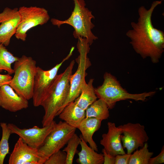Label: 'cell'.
Returning a JSON list of instances; mask_svg holds the SVG:
<instances>
[{
	"mask_svg": "<svg viewBox=\"0 0 164 164\" xmlns=\"http://www.w3.org/2000/svg\"><path fill=\"white\" fill-rule=\"evenodd\" d=\"M107 125L108 131L102 135L100 144L106 152L113 155L125 153L122 145L121 129L114 122H108Z\"/></svg>",
	"mask_w": 164,
	"mask_h": 164,
	"instance_id": "9a60e30c",
	"label": "cell"
},
{
	"mask_svg": "<svg viewBox=\"0 0 164 164\" xmlns=\"http://www.w3.org/2000/svg\"><path fill=\"white\" fill-rule=\"evenodd\" d=\"M80 137L74 133L68 140L67 146L63 150L66 153L67 158L65 164H72L74 157L77 152V148L80 144Z\"/></svg>",
	"mask_w": 164,
	"mask_h": 164,
	"instance_id": "cb8c5ba5",
	"label": "cell"
},
{
	"mask_svg": "<svg viewBox=\"0 0 164 164\" xmlns=\"http://www.w3.org/2000/svg\"><path fill=\"white\" fill-rule=\"evenodd\" d=\"M102 121L93 117H85L82 121L78 129L80 131L81 136L90 146L98 152L97 146L93 139L94 133L100 128Z\"/></svg>",
	"mask_w": 164,
	"mask_h": 164,
	"instance_id": "e0dca14e",
	"label": "cell"
},
{
	"mask_svg": "<svg viewBox=\"0 0 164 164\" xmlns=\"http://www.w3.org/2000/svg\"><path fill=\"white\" fill-rule=\"evenodd\" d=\"M121 130V141L127 153H132L139 148L142 147L149 138L145 126L139 123L128 122L118 126Z\"/></svg>",
	"mask_w": 164,
	"mask_h": 164,
	"instance_id": "30bf717a",
	"label": "cell"
},
{
	"mask_svg": "<svg viewBox=\"0 0 164 164\" xmlns=\"http://www.w3.org/2000/svg\"><path fill=\"white\" fill-rule=\"evenodd\" d=\"M79 137L80 138V144L81 150L77 153L78 157L76 159L77 162L79 164H103V154L97 153L90 146H88L81 135Z\"/></svg>",
	"mask_w": 164,
	"mask_h": 164,
	"instance_id": "ac0fdd59",
	"label": "cell"
},
{
	"mask_svg": "<svg viewBox=\"0 0 164 164\" xmlns=\"http://www.w3.org/2000/svg\"><path fill=\"white\" fill-rule=\"evenodd\" d=\"M104 79L102 85L94 89V91L97 97L104 101L110 109H113L118 101L127 99L144 101L155 93L152 91L138 94L130 93L121 86L115 77L108 72L104 73Z\"/></svg>",
	"mask_w": 164,
	"mask_h": 164,
	"instance_id": "277c9868",
	"label": "cell"
},
{
	"mask_svg": "<svg viewBox=\"0 0 164 164\" xmlns=\"http://www.w3.org/2000/svg\"><path fill=\"white\" fill-rule=\"evenodd\" d=\"M9 164H40L38 149L32 148L19 137L9 159Z\"/></svg>",
	"mask_w": 164,
	"mask_h": 164,
	"instance_id": "4fadbf2b",
	"label": "cell"
},
{
	"mask_svg": "<svg viewBox=\"0 0 164 164\" xmlns=\"http://www.w3.org/2000/svg\"><path fill=\"white\" fill-rule=\"evenodd\" d=\"M0 125L2 129V136L0 140V164H3L6 155L9 153V141L12 134L6 123L1 122Z\"/></svg>",
	"mask_w": 164,
	"mask_h": 164,
	"instance_id": "603a6c76",
	"label": "cell"
},
{
	"mask_svg": "<svg viewBox=\"0 0 164 164\" xmlns=\"http://www.w3.org/2000/svg\"><path fill=\"white\" fill-rule=\"evenodd\" d=\"M56 123L53 120L49 124L42 128L34 126L29 128H21L12 123H8L7 125L12 134L18 135L28 145L38 149L53 129Z\"/></svg>",
	"mask_w": 164,
	"mask_h": 164,
	"instance_id": "8fae6325",
	"label": "cell"
},
{
	"mask_svg": "<svg viewBox=\"0 0 164 164\" xmlns=\"http://www.w3.org/2000/svg\"><path fill=\"white\" fill-rule=\"evenodd\" d=\"M131 154L125 153L116 155L115 156L114 164H128Z\"/></svg>",
	"mask_w": 164,
	"mask_h": 164,
	"instance_id": "484cf974",
	"label": "cell"
},
{
	"mask_svg": "<svg viewBox=\"0 0 164 164\" xmlns=\"http://www.w3.org/2000/svg\"><path fill=\"white\" fill-rule=\"evenodd\" d=\"M66 158V152L60 150L49 156L44 164H65Z\"/></svg>",
	"mask_w": 164,
	"mask_h": 164,
	"instance_id": "d4e9b609",
	"label": "cell"
},
{
	"mask_svg": "<svg viewBox=\"0 0 164 164\" xmlns=\"http://www.w3.org/2000/svg\"><path fill=\"white\" fill-rule=\"evenodd\" d=\"M74 49V47H72L67 56L61 62L49 70H44L39 67H37L32 98L35 107L41 106L45 99L57 75L59 70L63 63L72 55Z\"/></svg>",
	"mask_w": 164,
	"mask_h": 164,
	"instance_id": "ba28073f",
	"label": "cell"
},
{
	"mask_svg": "<svg viewBox=\"0 0 164 164\" xmlns=\"http://www.w3.org/2000/svg\"><path fill=\"white\" fill-rule=\"evenodd\" d=\"M94 79H90L87 83H86L83 86L80 95L74 101L79 107L86 110L97 100L93 86Z\"/></svg>",
	"mask_w": 164,
	"mask_h": 164,
	"instance_id": "d6986e66",
	"label": "cell"
},
{
	"mask_svg": "<svg viewBox=\"0 0 164 164\" xmlns=\"http://www.w3.org/2000/svg\"><path fill=\"white\" fill-rule=\"evenodd\" d=\"M19 58L8 51L5 46L0 43V72L5 70L10 75L13 73L14 70L11 65Z\"/></svg>",
	"mask_w": 164,
	"mask_h": 164,
	"instance_id": "44dd1931",
	"label": "cell"
},
{
	"mask_svg": "<svg viewBox=\"0 0 164 164\" xmlns=\"http://www.w3.org/2000/svg\"><path fill=\"white\" fill-rule=\"evenodd\" d=\"M164 163V146H163L160 153L156 156L151 158L149 164H160Z\"/></svg>",
	"mask_w": 164,
	"mask_h": 164,
	"instance_id": "4316f807",
	"label": "cell"
},
{
	"mask_svg": "<svg viewBox=\"0 0 164 164\" xmlns=\"http://www.w3.org/2000/svg\"><path fill=\"white\" fill-rule=\"evenodd\" d=\"M59 118L76 128L86 117L85 110L78 106L74 101L66 105L59 114Z\"/></svg>",
	"mask_w": 164,
	"mask_h": 164,
	"instance_id": "2e32d148",
	"label": "cell"
},
{
	"mask_svg": "<svg viewBox=\"0 0 164 164\" xmlns=\"http://www.w3.org/2000/svg\"><path fill=\"white\" fill-rule=\"evenodd\" d=\"M36 68V61L25 55L14 63V75L9 84L17 94L28 100L32 98Z\"/></svg>",
	"mask_w": 164,
	"mask_h": 164,
	"instance_id": "5b68a950",
	"label": "cell"
},
{
	"mask_svg": "<svg viewBox=\"0 0 164 164\" xmlns=\"http://www.w3.org/2000/svg\"><path fill=\"white\" fill-rule=\"evenodd\" d=\"M28 100L17 94L9 84L0 86V107L16 112L29 107Z\"/></svg>",
	"mask_w": 164,
	"mask_h": 164,
	"instance_id": "5bb4252c",
	"label": "cell"
},
{
	"mask_svg": "<svg viewBox=\"0 0 164 164\" xmlns=\"http://www.w3.org/2000/svg\"><path fill=\"white\" fill-rule=\"evenodd\" d=\"M147 142L140 149L135 150L131 155L128 164H149L150 159L154 153L149 151Z\"/></svg>",
	"mask_w": 164,
	"mask_h": 164,
	"instance_id": "7402d4cb",
	"label": "cell"
},
{
	"mask_svg": "<svg viewBox=\"0 0 164 164\" xmlns=\"http://www.w3.org/2000/svg\"><path fill=\"white\" fill-rule=\"evenodd\" d=\"M74 6L70 16L64 21L53 18L51 20L52 24L60 28L61 25L66 24L74 29L73 35L75 38L81 37L85 38L90 45L94 40L98 39L92 33L91 30L94 27L91 19H94L92 12L85 7L84 0H73Z\"/></svg>",
	"mask_w": 164,
	"mask_h": 164,
	"instance_id": "3957f363",
	"label": "cell"
},
{
	"mask_svg": "<svg viewBox=\"0 0 164 164\" xmlns=\"http://www.w3.org/2000/svg\"><path fill=\"white\" fill-rule=\"evenodd\" d=\"M12 77L10 75L0 74V86L5 84H9Z\"/></svg>",
	"mask_w": 164,
	"mask_h": 164,
	"instance_id": "f1b7e54d",
	"label": "cell"
},
{
	"mask_svg": "<svg viewBox=\"0 0 164 164\" xmlns=\"http://www.w3.org/2000/svg\"><path fill=\"white\" fill-rule=\"evenodd\" d=\"M162 1L153 2L148 10L144 6L140 7L138 22H132V29L126 33L135 52L143 59L150 58L155 63L159 62L164 51V33L154 27L152 17L155 8Z\"/></svg>",
	"mask_w": 164,
	"mask_h": 164,
	"instance_id": "6da1fadb",
	"label": "cell"
},
{
	"mask_svg": "<svg viewBox=\"0 0 164 164\" xmlns=\"http://www.w3.org/2000/svg\"><path fill=\"white\" fill-rule=\"evenodd\" d=\"M20 21L15 35L18 39L25 41L27 32L31 28L46 23L50 17L45 9L36 6H23L19 9Z\"/></svg>",
	"mask_w": 164,
	"mask_h": 164,
	"instance_id": "9c48e42d",
	"label": "cell"
},
{
	"mask_svg": "<svg viewBox=\"0 0 164 164\" xmlns=\"http://www.w3.org/2000/svg\"><path fill=\"white\" fill-rule=\"evenodd\" d=\"M78 39L77 47L79 55L76 61L78 67L75 73L71 77L69 93L61 111L66 105L74 101L80 95L81 89L86 83L85 78L87 75L86 70L91 65L87 56L89 52L90 45L86 39L79 37Z\"/></svg>",
	"mask_w": 164,
	"mask_h": 164,
	"instance_id": "8992f818",
	"label": "cell"
},
{
	"mask_svg": "<svg viewBox=\"0 0 164 164\" xmlns=\"http://www.w3.org/2000/svg\"><path fill=\"white\" fill-rule=\"evenodd\" d=\"M18 9L6 7L0 13V43L5 46L9 45L20 22Z\"/></svg>",
	"mask_w": 164,
	"mask_h": 164,
	"instance_id": "7c38bea8",
	"label": "cell"
},
{
	"mask_svg": "<svg viewBox=\"0 0 164 164\" xmlns=\"http://www.w3.org/2000/svg\"><path fill=\"white\" fill-rule=\"evenodd\" d=\"M109 109L105 102L99 99L86 110V117L94 118L102 121L107 119L110 116Z\"/></svg>",
	"mask_w": 164,
	"mask_h": 164,
	"instance_id": "ffe728a7",
	"label": "cell"
},
{
	"mask_svg": "<svg viewBox=\"0 0 164 164\" xmlns=\"http://www.w3.org/2000/svg\"><path fill=\"white\" fill-rule=\"evenodd\" d=\"M74 63V60H72L63 73L57 75L41 104L44 110L42 121L43 127L50 124L61 112L69 93L70 80Z\"/></svg>",
	"mask_w": 164,
	"mask_h": 164,
	"instance_id": "7a4b0ae2",
	"label": "cell"
},
{
	"mask_svg": "<svg viewBox=\"0 0 164 164\" xmlns=\"http://www.w3.org/2000/svg\"><path fill=\"white\" fill-rule=\"evenodd\" d=\"M77 128L65 122L56 123L41 146L38 149L40 164H44L53 153L60 150L75 133Z\"/></svg>",
	"mask_w": 164,
	"mask_h": 164,
	"instance_id": "52a82bcc",
	"label": "cell"
},
{
	"mask_svg": "<svg viewBox=\"0 0 164 164\" xmlns=\"http://www.w3.org/2000/svg\"><path fill=\"white\" fill-rule=\"evenodd\" d=\"M102 152L104 157V164H114L115 156L107 153L103 149Z\"/></svg>",
	"mask_w": 164,
	"mask_h": 164,
	"instance_id": "83f0119b",
	"label": "cell"
}]
</instances>
